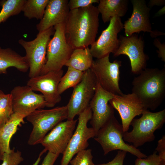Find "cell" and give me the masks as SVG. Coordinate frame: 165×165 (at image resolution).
I'll return each mask as SVG.
<instances>
[{
  "instance_id": "cell-1",
  "label": "cell",
  "mask_w": 165,
  "mask_h": 165,
  "mask_svg": "<svg viewBox=\"0 0 165 165\" xmlns=\"http://www.w3.org/2000/svg\"><path fill=\"white\" fill-rule=\"evenodd\" d=\"M99 14L97 7L93 5L69 11L64 23V32L72 49L88 47L95 41Z\"/></svg>"
},
{
  "instance_id": "cell-2",
  "label": "cell",
  "mask_w": 165,
  "mask_h": 165,
  "mask_svg": "<svg viewBox=\"0 0 165 165\" xmlns=\"http://www.w3.org/2000/svg\"><path fill=\"white\" fill-rule=\"evenodd\" d=\"M133 79L132 93L145 108L154 110L165 97V69L146 68Z\"/></svg>"
},
{
  "instance_id": "cell-3",
  "label": "cell",
  "mask_w": 165,
  "mask_h": 165,
  "mask_svg": "<svg viewBox=\"0 0 165 165\" xmlns=\"http://www.w3.org/2000/svg\"><path fill=\"white\" fill-rule=\"evenodd\" d=\"M139 118L134 119L130 125L133 127L130 132H124V141L131 143L137 148L145 143L154 141V133L160 129L165 122V109L156 112L145 110Z\"/></svg>"
},
{
  "instance_id": "cell-4",
  "label": "cell",
  "mask_w": 165,
  "mask_h": 165,
  "mask_svg": "<svg viewBox=\"0 0 165 165\" xmlns=\"http://www.w3.org/2000/svg\"><path fill=\"white\" fill-rule=\"evenodd\" d=\"M68 116L66 105L49 109H39L30 114L26 117L33 126L28 144L33 145L40 144L47 132L67 119Z\"/></svg>"
},
{
  "instance_id": "cell-5",
  "label": "cell",
  "mask_w": 165,
  "mask_h": 165,
  "mask_svg": "<svg viewBox=\"0 0 165 165\" xmlns=\"http://www.w3.org/2000/svg\"><path fill=\"white\" fill-rule=\"evenodd\" d=\"M124 133L122 125L114 116L99 129L94 139L101 146L104 155L119 150L129 152L138 158L147 157L139 150L125 142Z\"/></svg>"
},
{
  "instance_id": "cell-6",
  "label": "cell",
  "mask_w": 165,
  "mask_h": 165,
  "mask_svg": "<svg viewBox=\"0 0 165 165\" xmlns=\"http://www.w3.org/2000/svg\"><path fill=\"white\" fill-rule=\"evenodd\" d=\"M53 28L55 31L53 36L47 46L46 62L40 75L62 69L74 50L67 41L64 23L57 24Z\"/></svg>"
},
{
  "instance_id": "cell-7",
  "label": "cell",
  "mask_w": 165,
  "mask_h": 165,
  "mask_svg": "<svg viewBox=\"0 0 165 165\" xmlns=\"http://www.w3.org/2000/svg\"><path fill=\"white\" fill-rule=\"evenodd\" d=\"M54 31L53 27H52L39 32L33 40L28 41L21 38L18 40V43L26 52L24 56L29 66L28 76L30 78L40 75L46 62L47 45Z\"/></svg>"
},
{
  "instance_id": "cell-8",
  "label": "cell",
  "mask_w": 165,
  "mask_h": 165,
  "mask_svg": "<svg viewBox=\"0 0 165 165\" xmlns=\"http://www.w3.org/2000/svg\"><path fill=\"white\" fill-rule=\"evenodd\" d=\"M97 82L90 69L84 72L80 82L73 88L71 97L66 105L67 120L74 119L89 106L95 94Z\"/></svg>"
},
{
  "instance_id": "cell-9",
  "label": "cell",
  "mask_w": 165,
  "mask_h": 165,
  "mask_svg": "<svg viewBox=\"0 0 165 165\" xmlns=\"http://www.w3.org/2000/svg\"><path fill=\"white\" fill-rule=\"evenodd\" d=\"M92 116V112L89 106L79 115L78 125L63 154L61 165H68L75 155L87 148L88 140L96 136L93 128L87 126Z\"/></svg>"
},
{
  "instance_id": "cell-10",
  "label": "cell",
  "mask_w": 165,
  "mask_h": 165,
  "mask_svg": "<svg viewBox=\"0 0 165 165\" xmlns=\"http://www.w3.org/2000/svg\"><path fill=\"white\" fill-rule=\"evenodd\" d=\"M109 55L94 60L90 69L97 82L105 90L115 95L123 94L119 86V68L121 61L111 62Z\"/></svg>"
},
{
  "instance_id": "cell-11",
  "label": "cell",
  "mask_w": 165,
  "mask_h": 165,
  "mask_svg": "<svg viewBox=\"0 0 165 165\" xmlns=\"http://www.w3.org/2000/svg\"><path fill=\"white\" fill-rule=\"evenodd\" d=\"M119 44L114 57L127 56L130 60L132 72L139 74L146 68L148 57L144 52V41L141 37L134 34L130 36H121Z\"/></svg>"
},
{
  "instance_id": "cell-12",
  "label": "cell",
  "mask_w": 165,
  "mask_h": 165,
  "mask_svg": "<svg viewBox=\"0 0 165 165\" xmlns=\"http://www.w3.org/2000/svg\"><path fill=\"white\" fill-rule=\"evenodd\" d=\"M123 29L121 18L116 16L112 17L108 27L91 46L90 49L93 57L99 59L111 53L114 54L119 46L118 34Z\"/></svg>"
},
{
  "instance_id": "cell-13",
  "label": "cell",
  "mask_w": 165,
  "mask_h": 165,
  "mask_svg": "<svg viewBox=\"0 0 165 165\" xmlns=\"http://www.w3.org/2000/svg\"><path fill=\"white\" fill-rule=\"evenodd\" d=\"M63 73L62 69L50 71L30 78L27 85L34 91H39L42 93L46 102V107H53L61 100L58 91V86Z\"/></svg>"
},
{
  "instance_id": "cell-14",
  "label": "cell",
  "mask_w": 165,
  "mask_h": 165,
  "mask_svg": "<svg viewBox=\"0 0 165 165\" xmlns=\"http://www.w3.org/2000/svg\"><path fill=\"white\" fill-rule=\"evenodd\" d=\"M34 91L27 85L13 88L10 94L12 97L14 113L25 118L36 110L46 107L43 95Z\"/></svg>"
},
{
  "instance_id": "cell-15",
  "label": "cell",
  "mask_w": 165,
  "mask_h": 165,
  "mask_svg": "<svg viewBox=\"0 0 165 165\" xmlns=\"http://www.w3.org/2000/svg\"><path fill=\"white\" fill-rule=\"evenodd\" d=\"M115 95L104 90L97 82L89 105L92 112L90 124L96 135L99 129L114 116V108L108 102Z\"/></svg>"
},
{
  "instance_id": "cell-16",
  "label": "cell",
  "mask_w": 165,
  "mask_h": 165,
  "mask_svg": "<svg viewBox=\"0 0 165 165\" xmlns=\"http://www.w3.org/2000/svg\"><path fill=\"white\" fill-rule=\"evenodd\" d=\"M78 120H67L57 124L40 144L48 152L59 155L65 151L73 134Z\"/></svg>"
},
{
  "instance_id": "cell-17",
  "label": "cell",
  "mask_w": 165,
  "mask_h": 165,
  "mask_svg": "<svg viewBox=\"0 0 165 165\" xmlns=\"http://www.w3.org/2000/svg\"><path fill=\"white\" fill-rule=\"evenodd\" d=\"M109 103L120 116L123 132L128 131L132 120L147 110L137 96L132 93L115 95Z\"/></svg>"
},
{
  "instance_id": "cell-18",
  "label": "cell",
  "mask_w": 165,
  "mask_h": 165,
  "mask_svg": "<svg viewBox=\"0 0 165 165\" xmlns=\"http://www.w3.org/2000/svg\"><path fill=\"white\" fill-rule=\"evenodd\" d=\"M131 2L133 7L132 13L123 24L125 36H130L141 31L150 34L153 31L150 20V8L144 0H131Z\"/></svg>"
},
{
  "instance_id": "cell-19",
  "label": "cell",
  "mask_w": 165,
  "mask_h": 165,
  "mask_svg": "<svg viewBox=\"0 0 165 165\" xmlns=\"http://www.w3.org/2000/svg\"><path fill=\"white\" fill-rule=\"evenodd\" d=\"M67 0H49L42 19L37 24L39 32L64 23L70 9Z\"/></svg>"
},
{
  "instance_id": "cell-20",
  "label": "cell",
  "mask_w": 165,
  "mask_h": 165,
  "mask_svg": "<svg viewBox=\"0 0 165 165\" xmlns=\"http://www.w3.org/2000/svg\"><path fill=\"white\" fill-rule=\"evenodd\" d=\"M24 118L20 115L14 113L8 121L0 127V160L4 153L11 152L10 139L18 127L24 122Z\"/></svg>"
},
{
  "instance_id": "cell-21",
  "label": "cell",
  "mask_w": 165,
  "mask_h": 165,
  "mask_svg": "<svg viewBox=\"0 0 165 165\" xmlns=\"http://www.w3.org/2000/svg\"><path fill=\"white\" fill-rule=\"evenodd\" d=\"M13 67L25 73L29 70V66L25 56H23L8 48L0 47V74H6L8 68Z\"/></svg>"
},
{
  "instance_id": "cell-22",
  "label": "cell",
  "mask_w": 165,
  "mask_h": 165,
  "mask_svg": "<svg viewBox=\"0 0 165 165\" xmlns=\"http://www.w3.org/2000/svg\"><path fill=\"white\" fill-rule=\"evenodd\" d=\"M128 0H100L97 7L104 23L109 22L113 17L120 18L126 14L128 10Z\"/></svg>"
},
{
  "instance_id": "cell-23",
  "label": "cell",
  "mask_w": 165,
  "mask_h": 165,
  "mask_svg": "<svg viewBox=\"0 0 165 165\" xmlns=\"http://www.w3.org/2000/svg\"><path fill=\"white\" fill-rule=\"evenodd\" d=\"M90 48L74 49L65 66L82 72L90 69L94 60Z\"/></svg>"
},
{
  "instance_id": "cell-24",
  "label": "cell",
  "mask_w": 165,
  "mask_h": 165,
  "mask_svg": "<svg viewBox=\"0 0 165 165\" xmlns=\"http://www.w3.org/2000/svg\"><path fill=\"white\" fill-rule=\"evenodd\" d=\"M49 0H26L22 11L28 19L36 18L41 20Z\"/></svg>"
},
{
  "instance_id": "cell-25",
  "label": "cell",
  "mask_w": 165,
  "mask_h": 165,
  "mask_svg": "<svg viewBox=\"0 0 165 165\" xmlns=\"http://www.w3.org/2000/svg\"><path fill=\"white\" fill-rule=\"evenodd\" d=\"M26 0H2L0 5V24L5 21L10 17L17 15L21 11Z\"/></svg>"
},
{
  "instance_id": "cell-26",
  "label": "cell",
  "mask_w": 165,
  "mask_h": 165,
  "mask_svg": "<svg viewBox=\"0 0 165 165\" xmlns=\"http://www.w3.org/2000/svg\"><path fill=\"white\" fill-rule=\"evenodd\" d=\"M84 72L68 67L65 74L61 77L58 86V91L61 95L67 89L74 88L81 81Z\"/></svg>"
},
{
  "instance_id": "cell-27",
  "label": "cell",
  "mask_w": 165,
  "mask_h": 165,
  "mask_svg": "<svg viewBox=\"0 0 165 165\" xmlns=\"http://www.w3.org/2000/svg\"><path fill=\"white\" fill-rule=\"evenodd\" d=\"M14 113L12 97L0 90V127L5 124Z\"/></svg>"
},
{
  "instance_id": "cell-28",
  "label": "cell",
  "mask_w": 165,
  "mask_h": 165,
  "mask_svg": "<svg viewBox=\"0 0 165 165\" xmlns=\"http://www.w3.org/2000/svg\"><path fill=\"white\" fill-rule=\"evenodd\" d=\"M69 163L71 165H95L93 161L92 150L90 149L81 151L76 154Z\"/></svg>"
},
{
  "instance_id": "cell-29",
  "label": "cell",
  "mask_w": 165,
  "mask_h": 165,
  "mask_svg": "<svg viewBox=\"0 0 165 165\" xmlns=\"http://www.w3.org/2000/svg\"><path fill=\"white\" fill-rule=\"evenodd\" d=\"M23 160L21 152L18 150L15 151L13 148L9 153H4L1 160L2 163L0 165H20Z\"/></svg>"
},
{
  "instance_id": "cell-30",
  "label": "cell",
  "mask_w": 165,
  "mask_h": 165,
  "mask_svg": "<svg viewBox=\"0 0 165 165\" xmlns=\"http://www.w3.org/2000/svg\"><path fill=\"white\" fill-rule=\"evenodd\" d=\"M157 153L155 151L145 158H138L135 161V165H160L162 163H165Z\"/></svg>"
},
{
  "instance_id": "cell-31",
  "label": "cell",
  "mask_w": 165,
  "mask_h": 165,
  "mask_svg": "<svg viewBox=\"0 0 165 165\" xmlns=\"http://www.w3.org/2000/svg\"><path fill=\"white\" fill-rule=\"evenodd\" d=\"M98 0H70L68 2L70 10L84 8L93 5V3H99Z\"/></svg>"
},
{
  "instance_id": "cell-32",
  "label": "cell",
  "mask_w": 165,
  "mask_h": 165,
  "mask_svg": "<svg viewBox=\"0 0 165 165\" xmlns=\"http://www.w3.org/2000/svg\"><path fill=\"white\" fill-rule=\"evenodd\" d=\"M127 152L125 151L119 150L115 158L111 161L107 163L95 165H123Z\"/></svg>"
},
{
  "instance_id": "cell-33",
  "label": "cell",
  "mask_w": 165,
  "mask_h": 165,
  "mask_svg": "<svg viewBox=\"0 0 165 165\" xmlns=\"http://www.w3.org/2000/svg\"><path fill=\"white\" fill-rule=\"evenodd\" d=\"M154 45L158 49L157 51L158 57L161 60L165 62V43H161L159 39L156 38L153 42Z\"/></svg>"
},
{
  "instance_id": "cell-34",
  "label": "cell",
  "mask_w": 165,
  "mask_h": 165,
  "mask_svg": "<svg viewBox=\"0 0 165 165\" xmlns=\"http://www.w3.org/2000/svg\"><path fill=\"white\" fill-rule=\"evenodd\" d=\"M158 143L156 151L158 153L162 160L165 161V136H163L158 141Z\"/></svg>"
},
{
  "instance_id": "cell-35",
  "label": "cell",
  "mask_w": 165,
  "mask_h": 165,
  "mask_svg": "<svg viewBox=\"0 0 165 165\" xmlns=\"http://www.w3.org/2000/svg\"><path fill=\"white\" fill-rule=\"evenodd\" d=\"M59 155L48 152L41 165H53Z\"/></svg>"
},
{
  "instance_id": "cell-36",
  "label": "cell",
  "mask_w": 165,
  "mask_h": 165,
  "mask_svg": "<svg viewBox=\"0 0 165 165\" xmlns=\"http://www.w3.org/2000/svg\"><path fill=\"white\" fill-rule=\"evenodd\" d=\"M165 0H151L148 3V6L150 8L155 6H160L164 5L165 6Z\"/></svg>"
},
{
  "instance_id": "cell-37",
  "label": "cell",
  "mask_w": 165,
  "mask_h": 165,
  "mask_svg": "<svg viewBox=\"0 0 165 165\" xmlns=\"http://www.w3.org/2000/svg\"><path fill=\"white\" fill-rule=\"evenodd\" d=\"M150 35L152 38H156L158 36L165 35V33L158 31H152V32L150 34Z\"/></svg>"
},
{
  "instance_id": "cell-38",
  "label": "cell",
  "mask_w": 165,
  "mask_h": 165,
  "mask_svg": "<svg viewBox=\"0 0 165 165\" xmlns=\"http://www.w3.org/2000/svg\"><path fill=\"white\" fill-rule=\"evenodd\" d=\"M47 151L44 149L40 153L39 156L35 162L32 165H38L41 160V156L42 155L46 152Z\"/></svg>"
},
{
  "instance_id": "cell-39",
  "label": "cell",
  "mask_w": 165,
  "mask_h": 165,
  "mask_svg": "<svg viewBox=\"0 0 165 165\" xmlns=\"http://www.w3.org/2000/svg\"><path fill=\"white\" fill-rule=\"evenodd\" d=\"M165 6H164L157 12L155 16L157 17L163 15L165 13Z\"/></svg>"
},
{
  "instance_id": "cell-40",
  "label": "cell",
  "mask_w": 165,
  "mask_h": 165,
  "mask_svg": "<svg viewBox=\"0 0 165 165\" xmlns=\"http://www.w3.org/2000/svg\"><path fill=\"white\" fill-rule=\"evenodd\" d=\"M160 165H165V163H162Z\"/></svg>"
}]
</instances>
